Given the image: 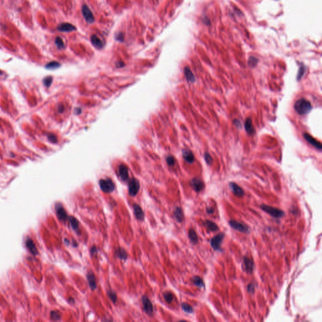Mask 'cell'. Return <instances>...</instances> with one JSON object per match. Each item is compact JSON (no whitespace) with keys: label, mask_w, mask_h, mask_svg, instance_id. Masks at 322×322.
I'll return each instance as SVG.
<instances>
[{"label":"cell","mask_w":322,"mask_h":322,"mask_svg":"<svg viewBox=\"0 0 322 322\" xmlns=\"http://www.w3.org/2000/svg\"><path fill=\"white\" fill-rule=\"evenodd\" d=\"M295 109L299 115H303L308 113L312 109L311 103L305 99H300L295 104Z\"/></svg>","instance_id":"cell-1"},{"label":"cell","mask_w":322,"mask_h":322,"mask_svg":"<svg viewBox=\"0 0 322 322\" xmlns=\"http://www.w3.org/2000/svg\"><path fill=\"white\" fill-rule=\"evenodd\" d=\"M261 208L262 210L265 211V212H266L269 215H270L271 216H272V217L276 218H281L285 215L284 211H283L282 210L274 208V207H272V206H270L266 205H262L261 206Z\"/></svg>","instance_id":"cell-2"},{"label":"cell","mask_w":322,"mask_h":322,"mask_svg":"<svg viewBox=\"0 0 322 322\" xmlns=\"http://www.w3.org/2000/svg\"><path fill=\"white\" fill-rule=\"evenodd\" d=\"M100 188L104 193H112L115 189V184L112 179L109 178L101 179L99 182Z\"/></svg>","instance_id":"cell-3"},{"label":"cell","mask_w":322,"mask_h":322,"mask_svg":"<svg viewBox=\"0 0 322 322\" xmlns=\"http://www.w3.org/2000/svg\"><path fill=\"white\" fill-rule=\"evenodd\" d=\"M139 189H140L139 181L135 178H132L130 180L128 184L129 194L132 196H135L138 193Z\"/></svg>","instance_id":"cell-4"},{"label":"cell","mask_w":322,"mask_h":322,"mask_svg":"<svg viewBox=\"0 0 322 322\" xmlns=\"http://www.w3.org/2000/svg\"><path fill=\"white\" fill-rule=\"evenodd\" d=\"M229 225L232 228L236 230H238V231L240 232L248 233L250 231V228L247 225H244L242 223L237 222L235 220H230L229 222Z\"/></svg>","instance_id":"cell-5"},{"label":"cell","mask_w":322,"mask_h":322,"mask_svg":"<svg viewBox=\"0 0 322 322\" xmlns=\"http://www.w3.org/2000/svg\"><path fill=\"white\" fill-rule=\"evenodd\" d=\"M225 234L223 233H220L211 238L210 244L214 250L217 251V250H219L220 249L221 244L222 243Z\"/></svg>","instance_id":"cell-6"},{"label":"cell","mask_w":322,"mask_h":322,"mask_svg":"<svg viewBox=\"0 0 322 322\" xmlns=\"http://www.w3.org/2000/svg\"><path fill=\"white\" fill-rule=\"evenodd\" d=\"M142 302L143 306V310L148 315H152L153 314V306L151 300L148 299V298L146 296H143L142 297Z\"/></svg>","instance_id":"cell-7"},{"label":"cell","mask_w":322,"mask_h":322,"mask_svg":"<svg viewBox=\"0 0 322 322\" xmlns=\"http://www.w3.org/2000/svg\"><path fill=\"white\" fill-rule=\"evenodd\" d=\"M82 13L85 20L88 23H93L94 22V17L92 12L85 4L82 6Z\"/></svg>","instance_id":"cell-8"},{"label":"cell","mask_w":322,"mask_h":322,"mask_svg":"<svg viewBox=\"0 0 322 322\" xmlns=\"http://www.w3.org/2000/svg\"><path fill=\"white\" fill-rule=\"evenodd\" d=\"M190 184L192 187H193V188L194 189V191H196V192H200L201 191H202L205 187V184L203 183V182L198 178H193L191 181Z\"/></svg>","instance_id":"cell-9"},{"label":"cell","mask_w":322,"mask_h":322,"mask_svg":"<svg viewBox=\"0 0 322 322\" xmlns=\"http://www.w3.org/2000/svg\"><path fill=\"white\" fill-rule=\"evenodd\" d=\"M57 30L61 32H71L76 30V28L69 23H62L57 27Z\"/></svg>","instance_id":"cell-10"},{"label":"cell","mask_w":322,"mask_h":322,"mask_svg":"<svg viewBox=\"0 0 322 322\" xmlns=\"http://www.w3.org/2000/svg\"><path fill=\"white\" fill-rule=\"evenodd\" d=\"M303 136H304V138H305V140L308 142L310 143L311 145L314 146L315 148H317V149L321 150L322 146L319 141L315 140L313 137H312L310 135H309L308 133H305Z\"/></svg>","instance_id":"cell-11"},{"label":"cell","mask_w":322,"mask_h":322,"mask_svg":"<svg viewBox=\"0 0 322 322\" xmlns=\"http://www.w3.org/2000/svg\"><path fill=\"white\" fill-rule=\"evenodd\" d=\"M118 173L120 178L123 181H127L128 179V167L124 164L120 165L118 167Z\"/></svg>","instance_id":"cell-12"},{"label":"cell","mask_w":322,"mask_h":322,"mask_svg":"<svg viewBox=\"0 0 322 322\" xmlns=\"http://www.w3.org/2000/svg\"><path fill=\"white\" fill-rule=\"evenodd\" d=\"M230 189L232 191L235 196L238 197H242L244 195V191L242 187H240L238 184L235 182H230L229 184Z\"/></svg>","instance_id":"cell-13"},{"label":"cell","mask_w":322,"mask_h":322,"mask_svg":"<svg viewBox=\"0 0 322 322\" xmlns=\"http://www.w3.org/2000/svg\"><path fill=\"white\" fill-rule=\"evenodd\" d=\"M133 213L138 220L142 221L144 219V213L141 207L138 204L135 203L133 205Z\"/></svg>","instance_id":"cell-14"},{"label":"cell","mask_w":322,"mask_h":322,"mask_svg":"<svg viewBox=\"0 0 322 322\" xmlns=\"http://www.w3.org/2000/svg\"><path fill=\"white\" fill-rule=\"evenodd\" d=\"M182 157L189 164H192L194 161V157L193 153L189 149H184L182 151Z\"/></svg>","instance_id":"cell-15"},{"label":"cell","mask_w":322,"mask_h":322,"mask_svg":"<svg viewBox=\"0 0 322 322\" xmlns=\"http://www.w3.org/2000/svg\"><path fill=\"white\" fill-rule=\"evenodd\" d=\"M56 211H57V216H58L59 218L62 220V221H66L67 219H68V215H67V213L66 212L65 210L64 209V208L62 207V206L60 204L57 205V206H56Z\"/></svg>","instance_id":"cell-16"},{"label":"cell","mask_w":322,"mask_h":322,"mask_svg":"<svg viewBox=\"0 0 322 322\" xmlns=\"http://www.w3.org/2000/svg\"><path fill=\"white\" fill-rule=\"evenodd\" d=\"M87 279L91 289L94 291L97 288V282H96L94 274L92 272H89L87 274Z\"/></svg>","instance_id":"cell-17"},{"label":"cell","mask_w":322,"mask_h":322,"mask_svg":"<svg viewBox=\"0 0 322 322\" xmlns=\"http://www.w3.org/2000/svg\"><path fill=\"white\" fill-rule=\"evenodd\" d=\"M91 44H93V45L94 47L97 48V49H102L103 47V44L102 42V40H101L97 36H96L95 35H91Z\"/></svg>","instance_id":"cell-18"},{"label":"cell","mask_w":322,"mask_h":322,"mask_svg":"<svg viewBox=\"0 0 322 322\" xmlns=\"http://www.w3.org/2000/svg\"><path fill=\"white\" fill-rule=\"evenodd\" d=\"M243 261L245 268H246V271L248 273H251L253 271V267H254L253 262L247 257H244Z\"/></svg>","instance_id":"cell-19"},{"label":"cell","mask_w":322,"mask_h":322,"mask_svg":"<svg viewBox=\"0 0 322 322\" xmlns=\"http://www.w3.org/2000/svg\"><path fill=\"white\" fill-rule=\"evenodd\" d=\"M245 128H246V130L249 135H253L255 133V129L253 127L252 120L250 118H247L246 120V122H245Z\"/></svg>","instance_id":"cell-20"},{"label":"cell","mask_w":322,"mask_h":322,"mask_svg":"<svg viewBox=\"0 0 322 322\" xmlns=\"http://www.w3.org/2000/svg\"><path fill=\"white\" fill-rule=\"evenodd\" d=\"M174 217L178 222H182L184 219V214L180 207H176L174 210Z\"/></svg>","instance_id":"cell-21"},{"label":"cell","mask_w":322,"mask_h":322,"mask_svg":"<svg viewBox=\"0 0 322 322\" xmlns=\"http://www.w3.org/2000/svg\"><path fill=\"white\" fill-rule=\"evenodd\" d=\"M68 219L72 228H73V230L76 232L80 234L79 229V222L78 220H77L76 218H74V217H69Z\"/></svg>","instance_id":"cell-22"},{"label":"cell","mask_w":322,"mask_h":322,"mask_svg":"<svg viewBox=\"0 0 322 322\" xmlns=\"http://www.w3.org/2000/svg\"><path fill=\"white\" fill-rule=\"evenodd\" d=\"M115 254H116L117 257L122 259V260H126L128 258V254L127 252L122 248L118 247L115 251Z\"/></svg>","instance_id":"cell-23"},{"label":"cell","mask_w":322,"mask_h":322,"mask_svg":"<svg viewBox=\"0 0 322 322\" xmlns=\"http://www.w3.org/2000/svg\"><path fill=\"white\" fill-rule=\"evenodd\" d=\"M184 74H185V76H186V78L187 81H189V82H191V83L194 82V81H195L194 76L193 74V73L191 72V69L188 68V67H186V68H184Z\"/></svg>","instance_id":"cell-24"},{"label":"cell","mask_w":322,"mask_h":322,"mask_svg":"<svg viewBox=\"0 0 322 322\" xmlns=\"http://www.w3.org/2000/svg\"><path fill=\"white\" fill-rule=\"evenodd\" d=\"M205 225L212 232H217L218 230V227L215 223L210 220H206L205 222Z\"/></svg>","instance_id":"cell-25"},{"label":"cell","mask_w":322,"mask_h":322,"mask_svg":"<svg viewBox=\"0 0 322 322\" xmlns=\"http://www.w3.org/2000/svg\"><path fill=\"white\" fill-rule=\"evenodd\" d=\"M188 236L192 243H193L194 244L198 243V236H197V234L193 229H190L189 230Z\"/></svg>","instance_id":"cell-26"},{"label":"cell","mask_w":322,"mask_h":322,"mask_svg":"<svg viewBox=\"0 0 322 322\" xmlns=\"http://www.w3.org/2000/svg\"><path fill=\"white\" fill-rule=\"evenodd\" d=\"M192 282H193V283L195 286H198L199 287H203L205 286L202 278H201L199 276L193 277V278H192Z\"/></svg>","instance_id":"cell-27"},{"label":"cell","mask_w":322,"mask_h":322,"mask_svg":"<svg viewBox=\"0 0 322 322\" xmlns=\"http://www.w3.org/2000/svg\"><path fill=\"white\" fill-rule=\"evenodd\" d=\"M26 245H27V247H28V249L30 250V252L33 254H35L37 253V250H36V248H35V246L34 243H33V241L32 240H28L26 242Z\"/></svg>","instance_id":"cell-28"},{"label":"cell","mask_w":322,"mask_h":322,"mask_svg":"<svg viewBox=\"0 0 322 322\" xmlns=\"http://www.w3.org/2000/svg\"><path fill=\"white\" fill-rule=\"evenodd\" d=\"M60 66H61V64L59 63V62H55V61H52L49 62V64H47L45 66V68L48 69H55L59 68Z\"/></svg>","instance_id":"cell-29"},{"label":"cell","mask_w":322,"mask_h":322,"mask_svg":"<svg viewBox=\"0 0 322 322\" xmlns=\"http://www.w3.org/2000/svg\"><path fill=\"white\" fill-rule=\"evenodd\" d=\"M163 296H164V298L166 300V301L168 303L172 302V301L173 300V295L171 292H169V291L165 292L164 294H163Z\"/></svg>","instance_id":"cell-30"},{"label":"cell","mask_w":322,"mask_h":322,"mask_svg":"<svg viewBox=\"0 0 322 322\" xmlns=\"http://www.w3.org/2000/svg\"><path fill=\"white\" fill-rule=\"evenodd\" d=\"M55 44L57 47V48H58L59 49H62L64 48V42L63 40H62V38L61 37H57L55 38Z\"/></svg>","instance_id":"cell-31"},{"label":"cell","mask_w":322,"mask_h":322,"mask_svg":"<svg viewBox=\"0 0 322 322\" xmlns=\"http://www.w3.org/2000/svg\"><path fill=\"white\" fill-rule=\"evenodd\" d=\"M181 306H182V310H183L185 312H186V313H193V308H192V307H191L190 305H189L188 304H187V303H182Z\"/></svg>","instance_id":"cell-32"},{"label":"cell","mask_w":322,"mask_h":322,"mask_svg":"<svg viewBox=\"0 0 322 322\" xmlns=\"http://www.w3.org/2000/svg\"><path fill=\"white\" fill-rule=\"evenodd\" d=\"M257 62H258V59L257 58H256L255 57H251L249 59L248 64L250 67H251V68H254V67H256V65L257 64Z\"/></svg>","instance_id":"cell-33"},{"label":"cell","mask_w":322,"mask_h":322,"mask_svg":"<svg viewBox=\"0 0 322 322\" xmlns=\"http://www.w3.org/2000/svg\"><path fill=\"white\" fill-rule=\"evenodd\" d=\"M108 296H109L110 300H111L112 301V302L114 303H115L117 302V296L116 293H115L114 291H108Z\"/></svg>","instance_id":"cell-34"},{"label":"cell","mask_w":322,"mask_h":322,"mask_svg":"<svg viewBox=\"0 0 322 322\" xmlns=\"http://www.w3.org/2000/svg\"><path fill=\"white\" fill-rule=\"evenodd\" d=\"M166 161H167V164L169 166H174L176 162L175 158H174V157H172L171 156H169L167 157Z\"/></svg>","instance_id":"cell-35"},{"label":"cell","mask_w":322,"mask_h":322,"mask_svg":"<svg viewBox=\"0 0 322 322\" xmlns=\"http://www.w3.org/2000/svg\"><path fill=\"white\" fill-rule=\"evenodd\" d=\"M52 78L50 76H49V77H47L46 78L44 79V83L45 86H47V87H49V86L51 84V83H52Z\"/></svg>","instance_id":"cell-36"},{"label":"cell","mask_w":322,"mask_h":322,"mask_svg":"<svg viewBox=\"0 0 322 322\" xmlns=\"http://www.w3.org/2000/svg\"><path fill=\"white\" fill-rule=\"evenodd\" d=\"M51 316H52V318L54 320H58L61 319V316H60V315H59V313H58V312L52 311V314H51Z\"/></svg>","instance_id":"cell-37"},{"label":"cell","mask_w":322,"mask_h":322,"mask_svg":"<svg viewBox=\"0 0 322 322\" xmlns=\"http://www.w3.org/2000/svg\"><path fill=\"white\" fill-rule=\"evenodd\" d=\"M205 158L206 162H207L208 164H211V163H212V158H211V156L208 153H205Z\"/></svg>","instance_id":"cell-38"},{"label":"cell","mask_w":322,"mask_h":322,"mask_svg":"<svg viewBox=\"0 0 322 322\" xmlns=\"http://www.w3.org/2000/svg\"><path fill=\"white\" fill-rule=\"evenodd\" d=\"M305 73V68L304 67H301L300 69V71H299V73L298 74V80H300L301 79V77L303 76V75Z\"/></svg>","instance_id":"cell-39"},{"label":"cell","mask_w":322,"mask_h":322,"mask_svg":"<svg viewBox=\"0 0 322 322\" xmlns=\"http://www.w3.org/2000/svg\"><path fill=\"white\" fill-rule=\"evenodd\" d=\"M48 138H49V140L53 142V143H55L57 142V138L54 135H52V134H50V135L48 136Z\"/></svg>","instance_id":"cell-40"},{"label":"cell","mask_w":322,"mask_h":322,"mask_svg":"<svg viewBox=\"0 0 322 322\" xmlns=\"http://www.w3.org/2000/svg\"><path fill=\"white\" fill-rule=\"evenodd\" d=\"M90 252H91V254L92 255H95L97 254L98 253V249L95 246H93L91 248V250H90Z\"/></svg>","instance_id":"cell-41"},{"label":"cell","mask_w":322,"mask_h":322,"mask_svg":"<svg viewBox=\"0 0 322 322\" xmlns=\"http://www.w3.org/2000/svg\"><path fill=\"white\" fill-rule=\"evenodd\" d=\"M116 39L117 40H119V41H123V35L122 33H119L117 35V37H116Z\"/></svg>","instance_id":"cell-42"},{"label":"cell","mask_w":322,"mask_h":322,"mask_svg":"<svg viewBox=\"0 0 322 322\" xmlns=\"http://www.w3.org/2000/svg\"><path fill=\"white\" fill-rule=\"evenodd\" d=\"M233 123L235 124V125L236 126L237 128H241V123H240V122L238 121V120H235V121L233 122Z\"/></svg>","instance_id":"cell-43"},{"label":"cell","mask_w":322,"mask_h":322,"mask_svg":"<svg viewBox=\"0 0 322 322\" xmlns=\"http://www.w3.org/2000/svg\"><path fill=\"white\" fill-rule=\"evenodd\" d=\"M206 211H207V213L209 214L213 213V209L212 208H208L206 209Z\"/></svg>","instance_id":"cell-44"},{"label":"cell","mask_w":322,"mask_h":322,"mask_svg":"<svg viewBox=\"0 0 322 322\" xmlns=\"http://www.w3.org/2000/svg\"><path fill=\"white\" fill-rule=\"evenodd\" d=\"M58 109H59V111L60 112H62L64 111V107H63V106H62V105H60Z\"/></svg>","instance_id":"cell-45"},{"label":"cell","mask_w":322,"mask_h":322,"mask_svg":"<svg viewBox=\"0 0 322 322\" xmlns=\"http://www.w3.org/2000/svg\"><path fill=\"white\" fill-rule=\"evenodd\" d=\"M1 71H0V74H1Z\"/></svg>","instance_id":"cell-46"}]
</instances>
